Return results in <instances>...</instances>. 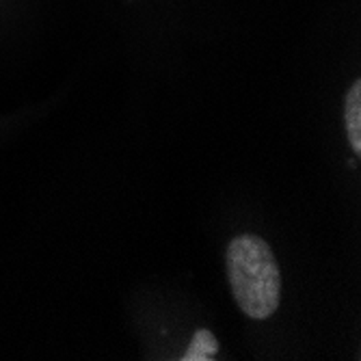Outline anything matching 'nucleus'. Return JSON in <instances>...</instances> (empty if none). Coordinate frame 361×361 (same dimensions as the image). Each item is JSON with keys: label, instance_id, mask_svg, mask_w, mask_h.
<instances>
[{"label": "nucleus", "instance_id": "obj_2", "mask_svg": "<svg viewBox=\"0 0 361 361\" xmlns=\"http://www.w3.org/2000/svg\"><path fill=\"white\" fill-rule=\"evenodd\" d=\"M344 121L346 135L355 154H361V80H355L344 100Z\"/></svg>", "mask_w": 361, "mask_h": 361}, {"label": "nucleus", "instance_id": "obj_3", "mask_svg": "<svg viewBox=\"0 0 361 361\" xmlns=\"http://www.w3.org/2000/svg\"><path fill=\"white\" fill-rule=\"evenodd\" d=\"M219 353V340L210 329H197L192 334V340L184 355L180 357L182 361H212Z\"/></svg>", "mask_w": 361, "mask_h": 361}, {"label": "nucleus", "instance_id": "obj_1", "mask_svg": "<svg viewBox=\"0 0 361 361\" xmlns=\"http://www.w3.org/2000/svg\"><path fill=\"white\" fill-rule=\"evenodd\" d=\"M225 264L240 312L253 320L271 318L281 301V273L269 243L253 234L236 236L227 245Z\"/></svg>", "mask_w": 361, "mask_h": 361}]
</instances>
